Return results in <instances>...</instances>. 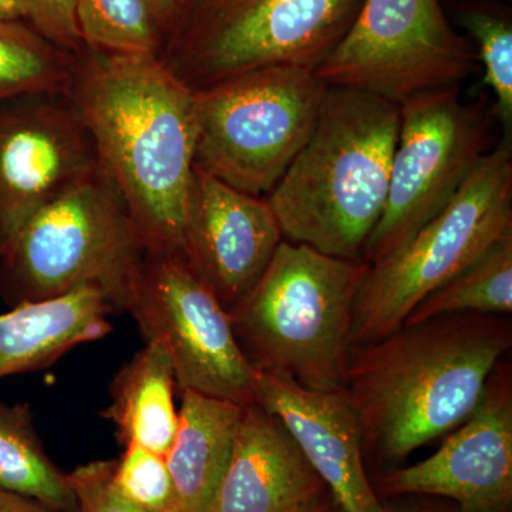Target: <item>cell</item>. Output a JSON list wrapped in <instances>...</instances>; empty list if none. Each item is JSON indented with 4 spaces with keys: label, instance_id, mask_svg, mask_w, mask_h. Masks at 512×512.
<instances>
[{
    "label": "cell",
    "instance_id": "cell-21",
    "mask_svg": "<svg viewBox=\"0 0 512 512\" xmlns=\"http://www.w3.org/2000/svg\"><path fill=\"white\" fill-rule=\"evenodd\" d=\"M512 311V234L451 278L413 309L403 325L457 313L507 315Z\"/></svg>",
    "mask_w": 512,
    "mask_h": 512
},
{
    "label": "cell",
    "instance_id": "cell-26",
    "mask_svg": "<svg viewBox=\"0 0 512 512\" xmlns=\"http://www.w3.org/2000/svg\"><path fill=\"white\" fill-rule=\"evenodd\" d=\"M116 460H97L67 474L76 512H144L128 501L114 481Z\"/></svg>",
    "mask_w": 512,
    "mask_h": 512
},
{
    "label": "cell",
    "instance_id": "cell-25",
    "mask_svg": "<svg viewBox=\"0 0 512 512\" xmlns=\"http://www.w3.org/2000/svg\"><path fill=\"white\" fill-rule=\"evenodd\" d=\"M123 448L114 468V481L121 494L144 512H177L165 457L138 444Z\"/></svg>",
    "mask_w": 512,
    "mask_h": 512
},
{
    "label": "cell",
    "instance_id": "cell-31",
    "mask_svg": "<svg viewBox=\"0 0 512 512\" xmlns=\"http://www.w3.org/2000/svg\"><path fill=\"white\" fill-rule=\"evenodd\" d=\"M293 512H342L339 505L335 503L333 498L325 497V494L320 495L318 498L308 501V503L296 508Z\"/></svg>",
    "mask_w": 512,
    "mask_h": 512
},
{
    "label": "cell",
    "instance_id": "cell-29",
    "mask_svg": "<svg viewBox=\"0 0 512 512\" xmlns=\"http://www.w3.org/2000/svg\"><path fill=\"white\" fill-rule=\"evenodd\" d=\"M158 25L170 23L183 10L187 0H148Z\"/></svg>",
    "mask_w": 512,
    "mask_h": 512
},
{
    "label": "cell",
    "instance_id": "cell-11",
    "mask_svg": "<svg viewBox=\"0 0 512 512\" xmlns=\"http://www.w3.org/2000/svg\"><path fill=\"white\" fill-rule=\"evenodd\" d=\"M476 49L448 22L440 0H363L316 76L402 104L414 94L461 84Z\"/></svg>",
    "mask_w": 512,
    "mask_h": 512
},
{
    "label": "cell",
    "instance_id": "cell-32",
    "mask_svg": "<svg viewBox=\"0 0 512 512\" xmlns=\"http://www.w3.org/2000/svg\"><path fill=\"white\" fill-rule=\"evenodd\" d=\"M0 19L25 20L22 0H0Z\"/></svg>",
    "mask_w": 512,
    "mask_h": 512
},
{
    "label": "cell",
    "instance_id": "cell-7",
    "mask_svg": "<svg viewBox=\"0 0 512 512\" xmlns=\"http://www.w3.org/2000/svg\"><path fill=\"white\" fill-rule=\"evenodd\" d=\"M328 86L302 67L239 74L194 92V164L255 197H268L311 138Z\"/></svg>",
    "mask_w": 512,
    "mask_h": 512
},
{
    "label": "cell",
    "instance_id": "cell-9",
    "mask_svg": "<svg viewBox=\"0 0 512 512\" xmlns=\"http://www.w3.org/2000/svg\"><path fill=\"white\" fill-rule=\"evenodd\" d=\"M363 0H200L173 56L192 92L254 70L316 69L336 49Z\"/></svg>",
    "mask_w": 512,
    "mask_h": 512
},
{
    "label": "cell",
    "instance_id": "cell-4",
    "mask_svg": "<svg viewBox=\"0 0 512 512\" xmlns=\"http://www.w3.org/2000/svg\"><path fill=\"white\" fill-rule=\"evenodd\" d=\"M369 266L284 239L254 288L229 311L249 363L306 389L343 390L353 306Z\"/></svg>",
    "mask_w": 512,
    "mask_h": 512
},
{
    "label": "cell",
    "instance_id": "cell-17",
    "mask_svg": "<svg viewBox=\"0 0 512 512\" xmlns=\"http://www.w3.org/2000/svg\"><path fill=\"white\" fill-rule=\"evenodd\" d=\"M116 312L106 292L84 286L0 313V380L45 369L76 346L104 338Z\"/></svg>",
    "mask_w": 512,
    "mask_h": 512
},
{
    "label": "cell",
    "instance_id": "cell-12",
    "mask_svg": "<svg viewBox=\"0 0 512 512\" xmlns=\"http://www.w3.org/2000/svg\"><path fill=\"white\" fill-rule=\"evenodd\" d=\"M99 167L69 92L0 101V254L36 211Z\"/></svg>",
    "mask_w": 512,
    "mask_h": 512
},
{
    "label": "cell",
    "instance_id": "cell-15",
    "mask_svg": "<svg viewBox=\"0 0 512 512\" xmlns=\"http://www.w3.org/2000/svg\"><path fill=\"white\" fill-rule=\"evenodd\" d=\"M254 403L284 423L342 512H382L366 474L362 427L343 390L318 392L258 370Z\"/></svg>",
    "mask_w": 512,
    "mask_h": 512
},
{
    "label": "cell",
    "instance_id": "cell-20",
    "mask_svg": "<svg viewBox=\"0 0 512 512\" xmlns=\"http://www.w3.org/2000/svg\"><path fill=\"white\" fill-rule=\"evenodd\" d=\"M0 491L76 512L69 478L47 456L28 404L0 403Z\"/></svg>",
    "mask_w": 512,
    "mask_h": 512
},
{
    "label": "cell",
    "instance_id": "cell-27",
    "mask_svg": "<svg viewBox=\"0 0 512 512\" xmlns=\"http://www.w3.org/2000/svg\"><path fill=\"white\" fill-rule=\"evenodd\" d=\"M25 22L50 43L70 53L84 49L76 20V0H22Z\"/></svg>",
    "mask_w": 512,
    "mask_h": 512
},
{
    "label": "cell",
    "instance_id": "cell-1",
    "mask_svg": "<svg viewBox=\"0 0 512 512\" xmlns=\"http://www.w3.org/2000/svg\"><path fill=\"white\" fill-rule=\"evenodd\" d=\"M69 94L146 251L183 258L197 141L194 92L158 56L84 47L77 53Z\"/></svg>",
    "mask_w": 512,
    "mask_h": 512
},
{
    "label": "cell",
    "instance_id": "cell-8",
    "mask_svg": "<svg viewBox=\"0 0 512 512\" xmlns=\"http://www.w3.org/2000/svg\"><path fill=\"white\" fill-rule=\"evenodd\" d=\"M494 103L461 99V84L414 94L400 104L389 191L363 259L375 264L440 214L481 160L497 147Z\"/></svg>",
    "mask_w": 512,
    "mask_h": 512
},
{
    "label": "cell",
    "instance_id": "cell-18",
    "mask_svg": "<svg viewBox=\"0 0 512 512\" xmlns=\"http://www.w3.org/2000/svg\"><path fill=\"white\" fill-rule=\"evenodd\" d=\"M178 429L168 451L177 512H210L227 471L244 406L181 390Z\"/></svg>",
    "mask_w": 512,
    "mask_h": 512
},
{
    "label": "cell",
    "instance_id": "cell-10",
    "mask_svg": "<svg viewBox=\"0 0 512 512\" xmlns=\"http://www.w3.org/2000/svg\"><path fill=\"white\" fill-rule=\"evenodd\" d=\"M123 311L133 316L146 343L170 357L181 390L241 406L254 403L258 370L242 352L227 309L181 256L146 251Z\"/></svg>",
    "mask_w": 512,
    "mask_h": 512
},
{
    "label": "cell",
    "instance_id": "cell-23",
    "mask_svg": "<svg viewBox=\"0 0 512 512\" xmlns=\"http://www.w3.org/2000/svg\"><path fill=\"white\" fill-rule=\"evenodd\" d=\"M76 20L86 49L158 56L160 25L148 0H76Z\"/></svg>",
    "mask_w": 512,
    "mask_h": 512
},
{
    "label": "cell",
    "instance_id": "cell-3",
    "mask_svg": "<svg viewBox=\"0 0 512 512\" xmlns=\"http://www.w3.org/2000/svg\"><path fill=\"white\" fill-rule=\"evenodd\" d=\"M399 127V104L328 86L311 138L266 197L285 241L363 259L386 204Z\"/></svg>",
    "mask_w": 512,
    "mask_h": 512
},
{
    "label": "cell",
    "instance_id": "cell-6",
    "mask_svg": "<svg viewBox=\"0 0 512 512\" xmlns=\"http://www.w3.org/2000/svg\"><path fill=\"white\" fill-rule=\"evenodd\" d=\"M512 234V150L503 138L440 214L375 264L357 291L350 345L402 328L431 292Z\"/></svg>",
    "mask_w": 512,
    "mask_h": 512
},
{
    "label": "cell",
    "instance_id": "cell-24",
    "mask_svg": "<svg viewBox=\"0 0 512 512\" xmlns=\"http://www.w3.org/2000/svg\"><path fill=\"white\" fill-rule=\"evenodd\" d=\"M458 22L476 42L477 60L484 67V83L494 94V109L511 140L512 127V23L507 13L484 5H464Z\"/></svg>",
    "mask_w": 512,
    "mask_h": 512
},
{
    "label": "cell",
    "instance_id": "cell-5",
    "mask_svg": "<svg viewBox=\"0 0 512 512\" xmlns=\"http://www.w3.org/2000/svg\"><path fill=\"white\" fill-rule=\"evenodd\" d=\"M144 254L126 201L100 165L36 211L0 254V298L16 306L94 286L121 312Z\"/></svg>",
    "mask_w": 512,
    "mask_h": 512
},
{
    "label": "cell",
    "instance_id": "cell-13",
    "mask_svg": "<svg viewBox=\"0 0 512 512\" xmlns=\"http://www.w3.org/2000/svg\"><path fill=\"white\" fill-rule=\"evenodd\" d=\"M380 487L392 495H433L458 512H508L512 504V387L495 367L480 404L426 460L387 471Z\"/></svg>",
    "mask_w": 512,
    "mask_h": 512
},
{
    "label": "cell",
    "instance_id": "cell-28",
    "mask_svg": "<svg viewBox=\"0 0 512 512\" xmlns=\"http://www.w3.org/2000/svg\"><path fill=\"white\" fill-rule=\"evenodd\" d=\"M0 512H73L57 510L32 498L0 491Z\"/></svg>",
    "mask_w": 512,
    "mask_h": 512
},
{
    "label": "cell",
    "instance_id": "cell-16",
    "mask_svg": "<svg viewBox=\"0 0 512 512\" xmlns=\"http://www.w3.org/2000/svg\"><path fill=\"white\" fill-rule=\"evenodd\" d=\"M326 490L284 423L251 403L210 512H293Z\"/></svg>",
    "mask_w": 512,
    "mask_h": 512
},
{
    "label": "cell",
    "instance_id": "cell-2",
    "mask_svg": "<svg viewBox=\"0 0 512 512\" xmlns=\"http://www.w3.org/2000/svg\"><path fill=\"white\" fill-rule=\"evenodd\" d=\"M504 316H439L350 348L343 392L365 457L400 463L471 416L512 345Z\"/></svg>",
    "mask_w": 512,
    "mask_h": 512
},
{
    "label": "cell",
    "instance_id": "cell-19",
    "mask_svg": "<svg viewBox=\"0 0 512 512\" xmlns=\"http://www.w3.org/2000/svg\"><path fill=\"white\" fill-rule=\"evenodd\" d=\"M175 384L170 357L153 343L121 367L110 386L111 402L101 413L116 427L121 446L138 444L167 456L178 429Z\"/></svg>",
    "mask_w": 512,
    "mask_h": 512
},
{
    "label": "cell",
    "instance_id": "cell-14",
    "mask_svg": "<svg viewBox=\"0 0 512 512\" xmlns=\"http://www.w3.org/2000/svg\"><path fill=\"white\" fill-rule=\"evenodd\" d=\"M284 241L271 205L222 183L194 164L183 228V259L231 311L268 268Z\"/></svg>",
    "mask_w": 512,
    "mask_h": 512
},
{
    "label": "cell",
    "instance_id": "cell-30",
    "mask_svg": "<svg viewBox=\"0 0 512 512\" xmlns=\"http://www.w3.org/2000/svg\"><path fill=\"white\" fill-rule=\"evenodd\" d=\"M382 512H458L457 508L427 504H382Z\"/></svg>",
    "mask_w": 512,
    "mask_h": 512
},
{
    "label": "cell",
    "instance_id": "cell-22",
    "mask_svg": "<svg viewBox=\"0 0 512 512\" xmlns=\"http://www.w3.org/2000/svg\"><path fill=\"white\" fill-rule=\"evenodd\" d=\"M76 57L50 43L25 20L0 19V101L69 92Z\"/></svg>",
    "mask_w": 512,
    "mask_h": 512
}]
</instances>
